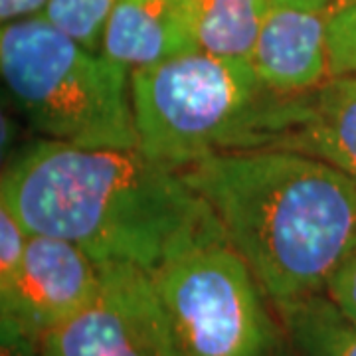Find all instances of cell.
Wrapping results in <instances>:
<instances>
[{
    "mask_svg": "<svg viewBox=\"0 0 356 356\" xmlns=\"http://www.w3.org/2000/svg\"><path fill=\"white\" fill-rule=\"evenodd\" d=\"M0 204L30 234L76 243L99 266L153 273L192 248L226 242L184 172L140 149L34 140L4 166Z\"/></svg>",
    "mask_w": 356,
    "mask_h": 356,
    "instance_id": "obj_1",
    "label": "cell"
},
{
    "mask_svg": "<svg viewBox=\"0 0 356 356\" xmlns=\"http://www.w3.org/2000/svg\"><path fill=\"white\" fill-rule=\"evenodd\" d=\"M198 50L180 0H121L102 40V54L127 72Z\"/></svg>",
    "mask_w": 356,
    "mask_h": 356,
    "instance_id": "obj_10",
    "label": "cell"
},
{
    "mask_svg": "<svg viewBox=\"0 0 356 356\" xmlns=\"http://www.w3.org/2000/svg\"><path fill=\"white\" fill-rule=\"evenodd\" d=\"M327 46L331 77L356 76V0L329 8Z\"/></svg>",
    "mask_w": 356,
    "mask_h": 356,
    "instance_id": "obj_14",
    "label": "cell"
},
{
    "mask_svg": "<svg viewBox=\"0 0 356 356\" xmlns=\"http://www.w3.org/2000/svg\"><path fill=\"white\" fill-rule=\"evenodd\" d=\"M121 0H50L40 14L51 26L91 51H102L109 16Z\"/></svg>",
    "mask_w": 356,
    "mask_h": 356,
    "instance_id": "obj_13",
    "label": "cell"
},
{
    "mask_svg": "<svg viewBox=\"0 0 356 356\" xmlns=\"http://www.w3.org/2000/svg\"><path fill=\"white\" fill-rule=\"evenodd\" d=\"M180 170L273 305L325 293L356 248V180L321 159L250 149Z\"/></svg>",
    "mask_w": 356,
    "mask_h": 356,
    "instance_id": "obj_2",
    "label": "cell"
},
{
    "mask_svg": "<svg viewBox=\"0 0 356 356\" xmlns=\"http://www.w3.org/2000/svg\"><path fill=\"white\" fill-rule=\"evenodd\" d=\"M200 51L250 62L273 0H180Z\"/></svg>",
    "mask_w": 356,
    "mask_h": 356,
    "instance_id": "obj_11",
    "label": "cell"
},
{
    "mask_svg": "<svg viewBox=\"0 0 356 356\" xmlns=\"http://www.w3.org/2000/svg\"><path fill=\"white\" fill-rule=\"evenodd\" d=\"M327 22L329 8L273 0L250 60L257 77L281 95H303L331 79Z\"/></svg>",
    "mask_w": 356,
    "mask_h": 356,
    "instance_id": "obj_8",
    "label": "cell"
},
{
    "mask_svg": "<svg viewBox=\"0 0 356 356\" xmlns=\"http://www.w3.org/2000/svg\"><path fill=\"white\" fill-rule=\"evenodd\" d=\"M28 240L30 232L10 208L0 204V297L13 291L22 273Z\"/></svg>",
    "mask_w": 356,
    "mask_h": 356,
    "instance_id": "obj_15",
    "label": "cell"
},
{
    "mask_svg": "<svg viewBox=\"0 0 356 356\" xmlns=\"http://www.w3.org/2000/svg\"><path fill=\"white\" fill-rule=\"evenodd\" d=\"M295 356H356V323L325 293L275 305Z\"/></svg>",
    "mask_w": 356,
    "mask_h": 356,
    "instance_id": "obj_12",
    "label": "cell"
},
{
    "mask_svg": "<svg viewBox=\"0 0 356 356\" xmlns=\"http://www.w3.org/2000/svg\"><path fill=\"white\" fill-rule=\"evenodd\" d=\"M184 356H280L285 334L228 242L192 248L151 273Z\"/></svg>",
    "mask_w": 356,
    "mask_h": 356,
    "instance_id": "obj_5",
    "label": "cell"
},
{
    "mask_svg": "<svg viewBox=\"0 0 356 356\" xmlns=\"http://www.w3.org/2000/svg\"><path fill=\"white\" fill-rule=\"evenodd\" d=\"M102 266L76 243L30 234L22 273L14 289L0 297V329L42 339L97 297Z\"/></svg>",
    "mask_w": 356,
    "mask_h": 356,
    "instance_id": "obj_7",
    "label": "cell"
},
{
    "mask_svg": "<svg viewBox=\"0 0 356 356\" xmlns=\"http://www.w3.org/2000/svg\"><path fill=\"white\" fill-rule=\"evenodd\" d=\"M0 356H42L40 344L13 329H0Z\"/></svg>",
    "mask_w": 356,
    "mask_h": 356,
    "instance_id": "obj_18",
    "label": "cell"
},
{
    "mask_svg": "<svg viewBox=\"0 0 356 356\" xmlns=\"http://www.w3.org/2000/svg\"><path fill=\"white\" fill-rule=\"evenodd\" d=\"M297 95H281L250 62L194 50L131 74L139 149L184 168L206 156L273 149Z\"/></svg>",
    "mask_w": 356,
    "mask_h": 356,
    "instance_id": "obj_3",
    "label": "cell"
},
{
    "mask_svg": "<svg viewBox=\"0 0 356 356\" xmlns=\"http://www.w3.org/2000/svg\"><path fill=\"white\" fill-rule=\"evenodd\" d=\"M50 0H0V20L8 24L14 20L40 16Z\"/></svg>",
    "mask_w": 356,
    "mask_h": 356,
    "instance_id": "obj_17",
    "label": "cell"
},
{
    "mask_svg": "<svg viewBox=\"0 0 356 356\" xmlns=\"http://www.w3.org/2000/svg\"><path fill=\"white\" fill-rule=\"evenodd\" d=\"M102 269L97 297L42 339V356H184L151 273L123 264Z\"/></svg>",
    "mask_w": 356,
    "mask_h": 356,
    "instance_id": "obj_6",
    "label": "cell"
},
{
    "mask_svg": "<svg viewBox=\"0 0 356 356\" xmlns=\"http://www.w3.org/2000/svg\"><path fill=\"white\" fill-rule=\"evenodd\" d=\"M281 4H291V6H303V8H331L334 0H275Z\"/></svg>",
    "mask_w": 356,
    "mask_h": 356,
    "instance_id": "obj_19",
    "label": "cell"
},
{
    "mask_svg": "<svg viewBox=\"0 0 356 356\" xmlns=\"http://www.w3.org/2000/svg\"><path fill=\"white\" fill-rule=\"evenodd\" d=\"M346 2H353V0H334L331 6H341V4H346Z\"/></svg>",
    "mask_w": 356,
    "mask_h": 356,
    "instance_id": "obj_20",
    "label": "cell"
},
{
    "mask_svg": "<svg viewBox=\"0 0 356 356\" xmlns=\"http://www.w3.org/2000/svg\"><path fill=\"white\" fill-rule=\"evenodd\" d=\"M275 149L321 159L356 180V76L331 77L297 95Z\"/></svg>",
    "mask_w": 356,
    "mask_h": 356,
    "instance_id": "obj_9",
    "label": "cell"
},
{
    "mask_svg": "<svg viewBox=\"0 0 356 356\" xmlns=\"http://www.w3.org/2000/svg\"><path fill=\"white\" fill-rule=\"evenodd\" d=\"M0 70L14 107L42 139L139 149L131 72L46 18L2 24Z\"/></svg>",
    "mask_w": 356,
    "mask_h": 356,
    "instance_id": "obj_4",
    "label": "cell"
},
{
    "mask_svg": "<svg viewBox=\"0 0 356 356\" xmlns=\"http://www.w3.org/2000/svg\"><path fill=\"white\" fill-rule=\"evenodd\" d=\"M325 295L341 309L344 317L356 323V248L329 281Z\"/></svg>",
    "mask_w": 356,
    "mask_h": 356,
    "instance_id": "obj_16",
    "label": "cell"
}]
</instances>
